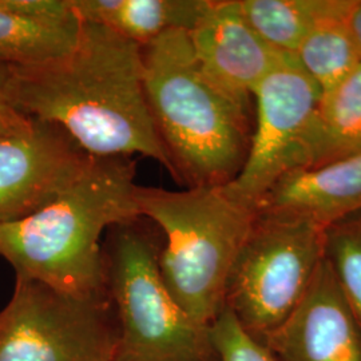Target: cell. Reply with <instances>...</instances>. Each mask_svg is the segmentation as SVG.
Masks as SVG:
<instances>
[{
    "mask_svg": "<svg viewBox=\"0 0 361 361\" xmlns=\"http://www.w3.org/2000/svg\"><path fill=\"white\" fill-rule=\"evenodd\" d=\"M6 106L65 131L91 157L145 155L171 174L143 87L142 46L82 22L74 49L35 66L10 67Z\"/></svg>",
    "mask_w": 361,
    "mask_h": 361,
    "instance_id": "obj_1",
    "label": "cell"
},
{
    "mask_svg": "<svg viewBox=\"0 0 361 361\" xmlns=\"http://www.w3.org/2000/svg\"><path fill=\"white\" fill-rule=\"evenodd\" d=\"M131 157H91L63 192L28 217L0 225V256L23 277L56 290L107 292L102 234L140 219Z\"/></svg>",
    "mask_w": 361,
    "mask_h": 361,
    "instance_id": "obj_2",
    "label": "cell"
},
{
    "mask_svg": "<svg viewBox=\"0 0 361 361\" xmlns=\"http://www.w3.org/2000/svg\"><path fill=\"white\" fill-rule=\"evenodd\" d=\"M142 61L146 104L170 176L188 189L229 185L245 165L255 111L207 80L185 30L142 47Z\"/></svg>",
    "mask_w": 361,
    "mask_h": 361,
    "instance_id": "obj_3",
    "label": "cell"
},
{
    "mask_svg": "<svg viewBox=\"0 0 361 361\" xmlns=\"http://www.w3.org/2000/svg\"><path fill=\"white\" fill-rule=\"evenodd\" d=\"M134 200L138 216L165 237L158 262L169 293L194 320L210 325L225 310L228 280L257 207L226 186L171 192L137 185Z\"/></svg>",
    "mask_w": 361,
    "mask_h": 361,
    "instance_id": "obj_4",
    "label": "cell"
},
{
    "mask_svg": "<svg viewBox=\"0 0 361 361\" xmlns=\"http://www.w3.org/2000/svg\"><path fill=\"white\" fill-rule=\"evenodd\" d=\"M161 249L142 217L109 229L106 285L119 334L113 361H219L210 325L194 320L164 284Z\"/></svg>",
    "mask_w": 361,
    "mask_h": 361,
    "instance_id": "obj_5",
    "label": "cell"
},
{
    "mask_svg": "<svg viewBox=\"0 0 361 361\" xmlns=\"http://www.w3.org/2000/svg\"><path fill=\"white\" fill-rule=\"evenodd\" d=\"M326 228L295 213L257 209L225 296L249 335L262 341L296 310L325 258Z\"/></svg>",
    "mask_w": 361,
    "mask_h": 361,
    "instance_id": "obj_6",
    "label": "cell"
},
{
    "mask_svg": "<svg viewBox=\"0 0 361 361\" xmlns=\"http://www.w3.org/2000/svg\"><path fill=\"white\" fill-rule=\"evenodd\" d=\"M118 335L107 292L77 296L15 277L0 310V361H113Z\"/></svg>",
    "mask_w": 361,
    "mask_h": 361,
    "instance_id": "obj_7",
    "label": "cell"
},
{
    "mask_svg": "<svg viewBox=\"0 0 361 361\" xmlns=\"http://www.w3.org/2000/svg\"><path fill=\"white\" fill-rule=\"evenodd\" d=\"M320 99L319 86L295 56L281 55L253 92L249 154L240 174L226 185L235 200L257 207L279 180L296 170L300 143Z\"/></svg>",
    "mask_w": 361,
    "mask_h": 361,
    "instance_id": "obj_8",
    "label": "cell"
},
{
    "mask_svg": "<svg viewBox=\"0 0 361 361\" xmlns=\"http://www.w3.org/2000/svg\"><path fill=\"white\" fill-rule=\"evenodd\" d=\"M90 158L51 123L32 121L27 129L0 137V225L47 205Z\"/></svg>",
    "mask_w": 361,
    "mask_h": 361,
    "instance_id": "obj_9",
    "label": "cell"
},
{
    "mask_svg": "<svg viewBox=\"0 0 361 361\" xmlns=\"http://www.w3.org/2000/svg\"><path fill=\"white\" fill-rule=\"evenodd\" d=\"M189 32L195 61L207 80L246 110L253 109L258 83L281 58L258 37L238 0H209Z\"/></svg>",
    "mask_w": 361,
    "mask_h": 361,
    "instance_id": "obj_10",
    "label": "cell"
},
{
    "mask_svg": "<svg viewBox=\"0 0 361 361\" xmlns=\"http://www.w3.org/2000/svg\"><path fill=\"white\" fill-rule=\"evenodd\" d=\"M261 343L277 361H361L360 325L326 257L296 310Z\"/></svg>",
    "mask_w": 361,
    "mask_h": 361,
    "instance_id": "obj_11",
    "label": "cell"
},
{
    "mask_svg": "<svg viewBox=\"0 0 361 361\" xmlns=\"http://www.w3.org/2000/svg\"><path fill=\"white\" fill-rule=\"evenodd\" d=\"M259 210L288 212L329 226L361 212V152L320 168L297 170L279 180Z\"/></svg>",
    "mask_w": 361,
    "mask_h": 361,
    "instance_id": "obj_12",
    "label": "cell"
},
{
    "mask_svg": "<svg viewBox=\"0 0 361 361\" xmlns=\"http://www.w3.org/2000/svg\"><path fill=\"white\" fill-rule=\"evenodd\" d=\"M359 152L361 65L332 90L322 95L300 143L295 171L320 168Z\"/></svg>",
    "mask_w": 361,
    "mask_h": 361,
    "instance_id": "obj_13",
    "label": "cell"
},
{
    "mask_svg": "<svg viewBox=\"0 0 361 361\" xmlns=\"http://www.w3.org/2000/svg\"><path fill=\"white\" fill-rule=\"evenodd\" d=\"M80 22L107 27L140 46L171 30L190 31L209 0H70Z\"/></svg>",
    "mask_w": 361,
    "mask_h": 361,
    "instance_id": "obj_14",
    "label": "cell"
},
{
    "mask_svg": "<svg viewBox=\"0 0 361 361\" xmlns=\"http://www.w3.org/2000/svg\"><path fill=\"white\" fill-rule=\"evenodd\" d=\"M357 0H343L340 7L310 28L293 54L297 63L319 86L322 95L332 90L361 65V52L350 27Z\"/></svg>",
    "mask_w": 361,
    "mask_h": 361,
    "instance_id": "obj_15",
    "label": "cell"
},
{
    "mask_svg": "<svg viewBox=\"0 0 361 361\" xmlns=\"http://www.w3.org/2000/svg\"><path fill=\"white\" fill-rule=\"evenodd\" d=\"M80 25L35 19L0 4V65H43L62 58L74 49Z\"/></svg>",
    "mask_w": 361,
    "mask_h": 361,
    "instance_id": "obj_16",
    "label": "cell"
},
{
    "mask_svg": "<svg viewBox=\"0 0 361 361\" xmlns=\"http://www.w3.org/2000/svg\"><path fill=\"white\" fill-rule=\"evenodd\" d=\"M343 0H238L246 22L280 54L293 55L310 28Z\"/></svg>",
    "mask_w": 361,
    "mask_h": 361,
    "instance_id": "obj_17",
    "label": "cell"
},
{
    "mask_svg": "<svg viewBox=\"0 0 361 361\" xmlns=\"http://www.w3.org/2000/svg\"><path fill=\"white\" fill-rule=\"evenodd\" d=\"M325 257L361 328V212L326 228Z\"/></svg>",
    "mask_w": 361,
    "mask_h": 361,
    "instance_id": "obj_18",
    "label": "cell"
},
{
    "mask_svg": "<svg viewBox=\"0 0 361 361\" xmlns=\"http://www.w3.org/2000/svg\"><path fill=\"white\" fill-rule=\"evenodd\" d=\"M210 332L219 361H277L269 349L246 332L226 307L210 324Z\"/></svg>",
    "mask_w": 361,
    "mask_h": 361,
    "instance_id": "obj_19",
    "label": "cell"
},
{
    "mask_svg": "<svg viewBox=\"0 0 361 361\" xmlns=\"http://www.w3.org/2000/svg\"><path fill=\"white\" fill-rule=\"evenodd\" d=\"M32 121L16 114L8 107H0V137L10 135L27 129Z\"/></svg>",
    "mask_w": 361,
    "mask_h": 361,
    "instance_id": "obj_20",
    "label": "cell"
},
{
    "mask_svg": "<svg viewBox=\"0 0 361 361\" xmlns=\"http://www.w3.org/2000/svg\"><path fill=\"white\" fill-rule=\"evenodd\" d=\"M350 27L361 52V0H357L350 13Z\"/></svg>",
    "mask_w": 361,
    "mask_h": 361,
    "instance_id": "obj_21",
    "label": "cell"
},
{
    "mask_svg": "<svg viewBox=\"0 0 361 361\" xmlns=\"http://www.w3.org/2000/svg\"><path fill=\"white\" fill-rule=\"evenodd\" d=\"M8 77H10V67L0 65V107H7L6 101H4V95H6V86L8 82Z\"/></svg>",
    "mask_w": 361,
    "mask_h": 361,
    "instance_id": "obj_22",
    "label": "cell"
}]
</instances>
